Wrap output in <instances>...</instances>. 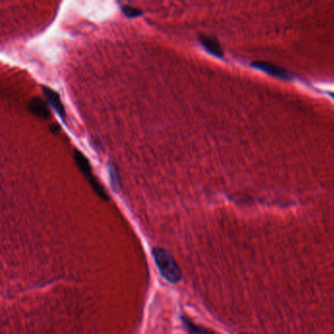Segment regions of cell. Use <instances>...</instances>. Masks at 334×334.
<instances>
[{"mask_svg":"<svg viewBox=\"0 0 334 334\" xmlns=\"http://www.w3.org/2000/svg\"><path fill=\"white\" fill-rule=\"evenodd\" d=\"M252 65H253V67L259 69L265 73H267V74L280 77V78H286V79L289 78L287 71H285L284 69H282V68H280V67H278L274 64L261 61V62H254V63H252Z\"/></svg>","mask_w":334,"mask_h":334,"instance_id":"277c9868","label":"cell"},{"mask_svg":"<svg viewBox=\"0 0 334 334\" xmlns=\"http://www.w3.org/2000/svg\"><path fill=\"white\" fill-rule=\"evenodd\" d=\"M59 130H60V128H59L58 125H52V126H51V131H52L53 133H58Z\"/></svg>","mask_w":334,"mask_h":334,"instance_id":"30bf717a","label":"cell"},{"mask_svg":"<svg viewBox=\"0 0 334 334\" xmlns=\"http://www.w3.org/2000/svg\"><path fill=\"white\" fill-rule=\"evenodd\" d=\"M110 173H111L112 185H113V187H115V186L120 185V184H119V180H118V178H117V173L114 171L113 168H111Z\"/></svg>","mask_w":334,"mask_h":334,"instance_id":"9c48e42d","label":"cell"},{"mask_svg":"<svg viewBox=\"0 0 334 334\" xmlns=\"http://www.w3.org/2000/svg\"><path fill=\"white\" fill-rule=\"evenodd\" d=\"M29 109L33 114H35L37 117L42 118V119H49L50 118V111L46 105V103L40 99L39 97H34L30 104H29Z\"/></svg>","mask_w":334,"mask_h":334,"instance_id":"8992f818","label":"cell"},{"mask_svg":"<svg viewBox=\"0 0 334 334\" xmlns=\"http://www.w3.org/2000/svg\"><path fill=\"white\" fill-rule=\"evenodd\" d=\"M74 159L75 162L77 164V166L79 167L80 171L83 173V175L86 177L87 181L89 182V184L92 186V188L94 189V191L96 192V194H98L101 198L108 200L109 197L105 191V189L103 188V186H101L98 181L95 179V177L92 174V170L89 164V161L87 160V158L78 150L74 151Z\"/></svg>","mask_w":334,"mask_h":334,"instance_id":"7a4b0ae2","label":"cell"},{"mask_svg":"<svg viewBox=\"0 0 334 334\" xmlns=\"http://www.w3.org/2000/svg\"><path fill=\"white\" fill-rule=\"evenodd\" d=\"M200 42L204 46V48L211 53L212 55L222 58L223 56V49L219 41L213 37H207V36H201Z\"/></svg>","mask_w":334,"mask_h":334,"instance_id":"5b68a950","label":"cell"},{"mask_svg":"<svg viewBox=\"0 0 334 334\" xmlns=\"http://www.w3.org/2000/svg\"><path fill=\"white\" fill-rule=\"evenodd\" d=\"M182 319H183V322H184V324L186 325V328H187V330H188L189 333H192V334H199V333L203 334V333H207L206 330L201 329V328L195 326L193 323H191L188 319H186L185 317H182Z\"/></svg>","mask_w":334,"mask_h":334,"instance_id":"ba28073f","label":"cell"},{"mask_svg":"<svg viewBox=\"0 0 334 334\" xmlns=\"http://www.w3.org/2000/svg\"><path fill=\"white\" fill-rule=\"evenodd\" d=\"M153 258L163 275L169 282L178 283L182 279V270L173 255L163 248L153 249Z\"/></svg>","mask_w":334,"mask_h":334,"instance_id":"6da1fadb","label":"cell"},{"mask_svg":"<svg viewBox=\"0 0 334 334\" xmlns=\"http://www.w3.org/2000/svg\"><path fill=\"white\" fill-rule=\"evenodd\" d=\"M42 91L43 94L45 96V98L47 99L48 103L52 106V108L56 111V113L59 115V117L63 120V122L66 121V111H65V107L61 101L60 95L58 94L57 91H55L54 89L48 87V86H42Z\"/></svg>","mask_w":334,"mask_h":334,"instance_id":"3957f363","label":"cell"},{"mask_svg":"<svg viewBox=\"0 0 334 334\" xmlns=\"http://www.w3.org/2000/svg\"><path fill=\"white\" fill-rule=\"evenodd\" d=\"M122 11L123 13L128 17V18H136L140 15H142V12L134 7H132V6H123L122 7Z\"/></svg>","mask_w":334,"mask_h":334,"instance_id":"52a82bcc","label":"cell"}]
</instances>
